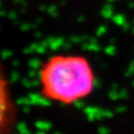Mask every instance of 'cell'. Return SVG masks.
Returning <instances> with one entry per match:
<instances>
[{
  "mask_svg": "<svg viewBox=\"0 0 134 134\" xmlns=\"http://www.w3.org/2000/svg\"><path fill=\"white\" fill-rule=\"evenodd\" d=\"M39 83L46 99L71 105L92 93L96 75L85 56L54 55L39 69Z\"/></svg>",
  "mask_w": 134,
  "mask_h": 134,
  "instance_id": "obj_1",
  "label": "cell"
},
{
  "mask_svg": "<svg viewBox=\"0 0 134 134\" xmlns=\"http://www.w3.org/2000/svg\"><path fill=\"white\" fill-rule=\"evenodd\" d=\"M16 122V107L8 80L0 65V134H11Z\"/></svg>",
  "mask_w": 134,
  "mask_h": 134,
  "instance_id": "obj_2",
  "label": "cell"
}]
</instances>
